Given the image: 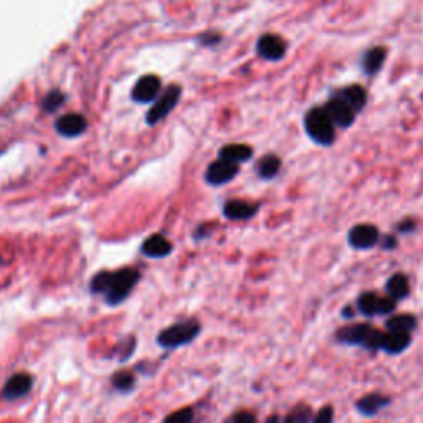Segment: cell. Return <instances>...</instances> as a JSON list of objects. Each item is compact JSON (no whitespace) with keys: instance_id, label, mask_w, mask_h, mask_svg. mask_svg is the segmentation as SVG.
<instances>
[{"instance_id":"cell-27","label":"cell","mask_w":423,"mask_h":423,"mask_svg":"<svg viewBox=\"0 0 423 423\" xmlns=\"http://www.w3.org/2000/svg\"><path fill=\"white\" fill-rule=\"evenodd\" d=\"M63 103H65V96H63V93H60V91H52V93H48L47 96H45L42 106L47 113H55Z\"/></svg>"},{"instance_id":"cell-17","label":"cell","mask_w":423,"mask_h":423,"mask_svg":"<svg viewBox=\"0 0 423 423\" xmlns=\"http://www.w3.org/2000/svg\"><path fill=\"white\" fill-rule=\"evenodd\" d=\"M387 60V48L374 47L369 48L361 58V68L366 76H375L384 68V63Z\"/></svg>"},{"instance_id":"cell-3","label":"cell","mask_w":423,"mask_h":423,"mask_svg":"<svg viewBox=\"0 0 423 423\" xmlns=\"http://www.w3.org/2000/svg\"><path fill=\"white\" fill-rule=\"evenodd\" d=\"M384 336L385 333L375 329L369 322H357V324L340 327L336 333V340L345 345H359L367 351H380Z\"/></svg>"},{"instance_id":"cell-13","label":"cell","mask_w":423,"mask_h":423,"mask_svg":"<svg viewBox=\"0 0 423 423\" xmlns=\"http://www.w3.org/2000/svg\"><path fill=\"white\" fill-rule=\"evenodd\" d=\"M172 252H174V245L162 234L149 235L141 245V254L151 260H162V258L171 257Z\"/></svg>"},{"instance_id":"cell-16","label":"cell","mask_w":423,"mask_h":423,"mask_svg":"<svg viewBox=\"0 0 423 423\" xmlns=\"http://www.w3.org/2000/svg\"><path fill=\"white\" fill-rule=\"evenodd\" d=\"M331 96L339 98L340 101H344L347 106H351L356 113H361L364 106L367 104V91L362 88L361 85H351L345 86V88L336 89Z\"/></svg>"},{"instance_id":"cell-14","label":"cell","mask_w":423,"mask_h":423,"mask_svg":"<svg viewBox=\"0 0 423 423\" xmlns=\"http://www.w3.org/2000/svg\"><path fill=\"white\" fill-rule=\"evenodd\" d=\"M161 80L156 75H145L133 88V99L138 103H152L161 93Z\"/></svg>"},{"instance_id":"cell-6","label":"cell","mask_w":423,"mask_h":423,"mask_svg":"<svg viewBox=\"0 0 423 423\" xmlns=\"http://www.w3.org/2000/svg\"><path fill=\"white\" fill-rule=\"evenodd\" d=\"M34 375L29 372H15L6 380L2 387V399L7 402H15L27 397L34 389Z\"/></svg>"},{"instance_id":"cell-8","label":"cell","mask_w":423,"mask_h":423,"mask_svg":"<svg viewBox=\"0 0 423 423\" xmlns=\"http://www.w3.org/2000/svg\"><path fill=\"white\" fill-rule=\"evenodd\" d=\"M180 98V86L172 85L167 88L164 93L161 94V98H157V101L154 106L149 109L148 116H145V120H148V124H157V122H161L164 117H166L169 113L174 109V106L179 101Z\"/></svg>"},{"instance_id":"cell-2","label":"cell","mask_w":423,"mask_h":423,"mask_svg":"<svg viewBox=\"0 0 423 423\" xmlns=\"http://www.w3.org/2000/svg\"><path fill=\"white\" fill-rule=\"evenodd\" d=\"M202 322L197 317H189V320L177 321L174 324L164 327L157 334L156 343L164 351H175V349L192 344L202 333Z\"/></svg>"},{"instance_id":"cell-15","label":"cell","mask_w":423,"mask_h":423,"mask_svg":"<svg viewBox=\"0 0 423 423\" xmlns=\"http://www.w3.org/2000/svg\"><path fill=\"white\" fill-rule=\"evenodd\" d=\"M86 117L78 113H70V115H63L60 120L55 122V129L63 138H78L86 131Z\"/></svg>"},{"instance_id":"cell-35","label":"cell","mask_w":423,"mask_h":423,"mask_svg":"<svg viewBox=\"0 0 423 423\" xmlns=\"http://www.w3.org/2000/svg\"><path fill=\"white\" fill-rule=\"evenodd\" d=\"M422 99H423V96H422Z\"/></svg>"},{"instance_id":"cell-12","label":"cell","mask_w":423,"mask_h":423,"mask_svg":"<svg viewBox=\"0 0 423 423\" xmlns=\"http://www.w3.org/2000/svg\"><path fill=\"white\" fill-rule=\"evenodd\" d=\"M260 210V203L247 202L242 199L227 200L222 207V215L230 222H247L257 215Z\"/></svg>"},{"instance_id":"cell-29","label":"cell","mask_w":423,"mask_h":423,"mask_svg":"<svg viewBox=\"0 0 423 423\" xmlns=\"http://www.w3.org/2000/svg\"><path fill=\"white\" fill-rule=\"evenodd\" d=\"M212 231H213L212 224H200L197 229L194 230L192 236H194L195 242H203V240L208 238V236L212 235Z\"/></svg>"},{"instance_id":"cell-5","label":"cell","mask_w":423,"mask_h":423,"mask_svg":"<svg viewBox=\"0 0 423 423\" xmlns=\"http://www.w3.org/2000/svg\"><path fill=\"white\" fill-rule=\"evenodd\" d=\"M395 306H397V301H394L389 296H380V294L374 293V291H366L356 301L357 311L367 317L392 315Z\"/></svg>"},{"instance_id":"cell-11","label":"cell","mask_w":423,"mask_h":423,"mask_svg":"<svg viewBox=\"0 0 423 423\" xmlns=\"http://www.w3.org/2000/svg\"><path fill=\"white\" fill-rule=\"evenodd\" d=\"M322 108L326 109L331 121H333L334 126L339 127V129H349V127L356 122L357 113L354 111L351 106H347L344 101H340L339 98L331 96Z\"/></svg>"},{"instance_id":"cell-20","label":"cell","mask_w":423,"mask_h":423,"mask_svg":"<svg viewBox=\"0 0 423 423\" xmlns=\"http://www.w3.org/2000/svg\"><path fill=\"white\" fill-rule=\"evenodd\" d=\"M385 293H387L389 298H392L394 301H402L408 296L410 293V283H408V278L403 273H395V275L390 276L385 283Z\"/></svg>"},{"instance_id":"cell-9","label":"cell","mask_w":423,"mask_h":423,"mask_svg":"<svg viewBox=\"0 0 423 423\" xmlns=\"http://www.w3.org/2000/svg\"><path fill=\"white\" fill-rule=\"evenodd\" d=\"M347 242L354 250H371L380 242V231L372 224L354 225L347 234Z\"/></svg>"},{"instance_id":"cell-31","label":"cell","mask_w":423,"mask_h":423,"mask_svg":"<svg viewBox=\"0 0 423 423\" xmlns=\"http://www.w3.org/2000/svg\"><path fill=\"white\" fill-rule=\"evenodd\" d=\"M395 229H397L399 234H403V235L412 234V231H415L417 229V222L413 220V218H406V220H402L400 224H397Z\"/></svg>"},{"instance_id":"cell-25","label":"cell","mask_w":423,"mask_h":423,"mask_svg":"<svg viewBox=\"0 0 423 423\" xmlns=\"http://www.w3.org/2000/svg\"><path fill=\"white\" fill-rule=\"evenodd\" d=\"M136 384H138V379L131 371H117L111 375V385L117 394H131L136 389Z\"/></svg>"},{"instance_id":"cell-28","label":"cell","mask_w":423,"mask_h":423,"mask_svg":"<svg viewBox=\"0 0 423 423\" xmlns=\"http://www.w3.org/2000/svg\"><path fill=\"white\" fill-rule=\"evenodd\" d=\"M333 422H334L333 406H324L322 408H320L311 420V423H333Z\"/></svg>"},{"instance_id":"cell-19","label":"cell","mask_w":423,"mask_h":423,"mask_svg":"<svg viewBox=\"0 0 423 423\" xmlns=\"http://www.w3.org/2000/svg\"><path fill=\"white\" fill-rule=\"evenodd\" d=\"M412 344V336L407 333H392V331H387L384 336V340H382V347L380 351L385 354H390V356H397V354H402L408 345Z\"/></svg>"},{"instance_id":"cell-34","label":"cell","mask_w":423,"mask_h":423,"mask_svg":"<svg viewBox=\"0 0 423 423\" xmlns=\"http://www.w3.org/2000/svg\"><path fill=\"white\" fill-rule=\"evenodd\" d=\"M0 265H3V258L2 257H0Z\"/></svg>"},{"instance_id":"cell-22","label":"cell","mask_w":423,"mask_h":423,"mask_svg":"<svg viewBox=\"0 0 423 423\" xmlns=\"http://www.w3.org/2000/svg\"><path fill=\"white\" fill-rule=\"evenodd\" d=\"M311 420H313L311 407L301 403V406L294 407L293 410H291L288 415H285V417H281V415L268 417L266 423H311Z\"/></svg>"},{"instance_id":"cell-24","label":"cell","mask_w":423,"mask_h":423,"mask_svg":"<svg viewBox=\"0 0 423 423\" xmlns=\"http://www.w3.org/2000/svg\"><path fill=\"white\" fill-rule=\"evenodd\" d=\"M417 317L413 315H395L385 321V329L392 333L412 334L417 329Z\"/></svg>"},{"instance_id":"cell-7","label":"cell","mask_w":423,"mask_h":423,"mask_svg":"<svg viewBox=\"0 0 423 423\" xmlns=\"http://www.w3.org/2000/svg\"><path fill=\"white\" fill-rule=\"evenodd\" d=\"M240 166L235 162L227 161V159L218 157L213 161L206 171V182L212 187H220V185L229 184L238 175Z\"/></svg>"},{"instance_id":"cell-4","label":"cell","mask_w":423,"mask_h":423,"mask_svg":"<svg viewBox=\"0 0 423 423\" xmlns=\"http://www.w3.org/2000/svg\"><path fill=\"white\" fill-rule=\"evenodd\" d=\"M304 133L313 143L322 148H329L336 141V126L322 106L311 108L303 120Z\"/></svg>"},{"instance_id":"cell-1","label":"cell","mask_w":423,"mask_h":423,"mask_svg":"<svg viewBox=\"0 0 423 423\" xmlns=\"http://www.w3.org/2000/svg\"><path fill=\"white\" fill-rule=\"evenodd\" d=\"M139 280L141 273L131 266L116 271L101 270L89 280L88 289L93 296H101L108 306L116 308L127 301Z\"/></svg>"},{"instance_id":"cell-33","label":"cell","mask_w":423,"mask_h":423,"mask_svg":"<svg viewBox=\"0 0 423 423\" xmlns=\"http://www.w3.org/2000/svg\"><path fill=\"white\" fill-rule=\"evenodd\" d=\"M354 315H356V311H352V308H351V306H347V308H344V309H343V317H347V320H352Z\"/></svg>"},{"instance_id":"cell-10","label":"cell","mask_w":423,"mask_h":423,"mask_svg":"<svg viewBox=\"0 0 423 423\" xmlns=\"http://www.w3.org/2000/svg\"><path fill=\"white\" fill-rule=\"evenodd\" d=\"M286 50H288V45H286V42L280 35L266 34L258 38L257 53L260 55L263 60L273 63L281 62L285 58Z\"/></svg>"},{"instance_id":"cell-21","label":"cell","mask_w":423,"mask_h":423,"mask_svg":"<svg viewBox=\"0 0 423 423\" xmlns=\"http://www.w3.org/2000/svg\"><path fill=\"white\" fill-rule=\"evenodd\" d=\"M218 157L235 164L248 162L253 157V149L247 144H227L218 151Z\"/></svg>"},{"instance_id":"cell-26","label":"cell","mask_w":423,"mask_h":423,"mask_svg":"<svg viewBox=\"0 0 423 423\" xmlns=\"http://www.w3.org/2000/svg\"><path fill=\"white\" fill-rule=\"evenodd\" d=\"M195 418V412L192 407H182L179 410L172 412L164 418L162 423H192Z\"/></svg>"},{"instance_id":"cell-30","label":"cell","mask_w":423,"mask_h":423,"mask_svg":"<svg viewBox=\"0 0 423 423\" xmlns=\"http://www.w3.org/2000/svg\"><path fill=\"white\" fill-rule=\"evenodd\" d=\"M230 423H257V417L252 412H236L231 415Z\"/></svg>"},{"instance_id":"cell-23","label":"cell","mask_w":423,"mask_h":423,"mask_svg":"<svg viewBox=\"0 0 423 423\" xmlns=\"http://www.w3.org/2000/svg\"><path fill=\"white\" fill-rule=\"evenodd\" d=\"M281 159L276 154H266L257 164V174L263 180H271L280 174Z\"/></svg>"},{"instance_id":"cell-32","label":"cell","mask_w":423,"mask_h":423,"mask_svg":"<svg viewBox=\"0 0 423 423\" xmlns=\"http://www.w3.org/2000/svg\"><path fill=\"white\" fill-rule=\"evenodd\" d=\"M397 245H399V240L395 235H384V238H382V242H380L382 250H387V252L389 250L397 248Z\"/></svg>"},{"instance_id":"cell-18","label":"cell","mask_w":423,"mask_h":423,"mask_svg":"<svg viewBox=\"0 0 423 423\" xmlns=\"http://www.w3.org/2000/svg\"><path fill=\"white\" fill-rule=\"evenodd\" d=\"M390 406V399L384 394H367L356 402L357 412L364 417H375L380 410Z\"/></svg>"}]
</instances>
